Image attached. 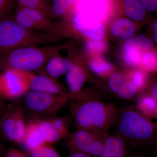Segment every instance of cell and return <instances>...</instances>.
<instances>
[{
  "label": "cell",
  "instance_id": "cb8c5ba5",
  "mask_svg": "<svg viewBox=\"0 0 157 157\" xmlns=\"http://www.w3.org/2000/svg\"><path fill=\"white\" fill-rule=\"evenodd\" d=\"M90 70L98 76H104L112 73L113 67L109 63L102 59H95L90 62L88 65Z\"/></svg>",
  "mask_w": 157,
  "mask_h": 157
},
{
  "label": "cell",
  "instance_id": "8fae6325",
  "mask_svg": "<svg viewBox=\"0 0 157 157\" xmlns=\"http://www.w3.org/2000/svg\"><path fill=\"white\" fill-rule=\"evenodd\" d=\"M25 72L28 78L30 90L63 95L70 94L61 84L47 75H36L33 72Z\"/></svg>",
  "mask_w": 157,
  "mask_h": 157
},
{
  "label": "cell",
  "instance_id": "f1b7e54d",
  "mask_svg": "<svg viewBox=\"0 0 157 157\" xmlns=\"http://www.w3.org/2000/svg\"><path fill=\"white\" fill-rule=\"evenodd\" d=\"M86 47L90 51L101 52L105 49V45L103 41L93 40L87 43Z\"/></svg>",
  "mask_w": 157,
  "mask_h": 157
},
{
  "label": "cell",
  "instance_id": "277c9868",
  "mask_svg": "<svg viewBox=\"0 0 157 157\" xmlns=\"http://www.w3.org/2000/svg\"><path fill=\"white\" fill-rule=\"evenodd\" d=\"M59 39L48 34L38 33L22 27L6 14L0 17V53L15 48L36 47L56 42Z\"/></svg>",
  "mask_w": 157,
  "mask_h": 157
},
{
  "label": "cell",
  "instance_id": "8d00e7d4",
  "mask_svg": "<svg viewBox=\"0 0 157 157\" xmlns=\"http://www.w3.org/2000/svg\"><path fill=\"white\" fill-rule=\"evenodd\" d=\"M69 157H93L89 155L85 154L78 152L70 151Z\"/></svg>",
  "mask_w": 157,
  "mask_h": 157
},
{
  "label": "cell",
  "instance_id": "603a6c76",
  "mask_svg": "<svg viewBox=\"0 0 157 157\" xmlns=\"http://www.w3.org/2000/svg\"><path fill=\"white\" fill-rule=\"evenodd\" d=\"M140 61L142 70L147 73H157V50L151 48L145 51Z\"/></svg>",
  "mask_w": 157,
  "mask_h": 157
},
{
  "label": "cell",
  "instance_id": "f546056e",
  "mask_svg": "<svg viewBox=\"0 0 157 157\" xmlns=\"http://www.w3.org/2000/svg\"><path fill=\"white\" fill-rule=\"evenodd\" d=\"M40 149L44 157H61L58 151L51 145H44Z\"/></svg>",
  "mask_w": 157,
  "mask_h": 157
},
{
  "label": "cell",
  "instance_id": "f35d334b",
  "mask_svg": "<svg viewBox=\"0 0 157 157\" xmlns=\"http://www.w3.org/2000/svg\"><path fill=\"white\" fill-rule=\"evenodd\" d=\"M5 151V145L4 144L0 143V157H2Z\"/></svg>",
  "mask_w": 157,
  "mask_h": 157
},
{
  "label": "cell",
  "instance_id": "ac0fdd59",
  "mask_svg": "<svg viewBox=\"0 0 157 157\" xmlns=\"http://www.w3.org/2000/svg\"><path fill=\"white\" fill-rule=\"evenodd\" d=\"M36 120L46 145H51L65 139V137L54 125L50 118L37 119Z\"/></svg>",
  "mask_w": 157,
  "mask_h": 157
},
{
  "label": "cell",
  "instance_id": "6da1fadb",
  "mask_svg": "<svg viewBox=\"0 0 157 157\" xmlns=\"http://www.w3.org/2000/svg\"><path fill=\"white\" fill-rule=\"evenodd\" d=\"M70 116L76 129L87 130L106 137L115 124L118 109L103 98L82 91L70 94Z\"/></svg>",
  "mask_w": 157,
  "mask_h": 157
},
{
  "label": "cell",
  "instance_id": "e575fe53",
  "mask_svg": "<svg viewBox=\"0 0 157 157\" xmlns=\"http://www.w3.org/2000/svg\"><path fill=\"white\" fill-rule=\"evenodd\" d=\"M124 48L126 51L128 52L131 51L135 50V49L138 50L137 48L136 44H135V40L133 39H129L127 41L126 43L125 44Z\"/></svg>",
  "mask_w": 157,
  "mask_h": 157
},
{
  "label": "cell",
  "instance_id": "52a82bcc",
  "mask_svg": "<svg viewBox=\"0 0 157 157\" xmlns=\"http://www.w3.org/2000/svg\"><path fill=\"white\" fill-rule=\"evenodd\" d=\"M24 109L13 103L9 104L0 125V135L11 143L22 144L26 128Z\"/></svg>",
  "mask_w": 157,
  "mask_h": 157
},
{
  "label": "cell",
  "instance_id": "d6986e66",
  "mask_svg": "<svg viewBox=\"0 0 157 157\" xmlns=\"http://www.w3.org/2000/svg\"><path fill=\"white\" fill-rule=\"evenodd\" d=\"M112 34L117 38L126 39L132 36L135 31V27L132 21L127 19H118L111 26Z\"/></svg>",
  "mask_w": 157,
  "mask_h": 157
},
{
  "label": "cell",
  "instance_id": "7402d4cb",
  "mask_svg": "<svg viewBox=\"0 0 157 157\" xmlns=\"http://www.w3.org/2000/svg\"><path fill=\"white\" fill-rule=\"evenodd\" d=\"M17 5L40 11L49 18H53L51 10L50 0H16Z\"/></svg>",
  "mask_w": 157,
  "mask_h": 157
},
{
  "label": "cell",
  "instance_id": "5bb4252c",
  "mask_svg": "<svg viewBox=\"0 0 157 157\" xmlns=\"http://www.w3.org/2000/svg\"><path fill=\"white\" fill-rule=\"evenodd\" d=\"M28 152L46 145L36 119H30L26 123L24 138L22 144Z\"/></svg>",
  "mask_w": 157,
  "mask_h": 157
},
{
  "label": "cell",
  "instance_id": "2e32d148",
  "mask_svg": "<svg viewBox=\"0 0 157 157\" xmlns=\"http://www.w3.org/2000/svg\"><path fill=\"white\" fill-rule=\"evenodd\" d=\"M87 76L86 71L82 67L73 64L71 70L66 73V80L70 95L76 94L81 91Z\"/></svg>",
  "mask_w": 157,
  "mask_h": 157
},
{
  "label": "cell",
  "instance_id": "ee69618b",
  "mask_svg": "<svg viewBox=\"0 0 157 157\" xmlns=\"http://www.w3.org/2000/svg\"><path fill=\"white\" fill-rule=\"evenodd\" d=\"M6 109H5V110H0V117H2L3 114H4V113L6 111Z\"/></svg>",
  "mask_w": 157,
  "mask_h": 157
},
{
  "label": "cell",
  "instance_id": "9a60e30c",
  "mask_svg": "<svg viewBox=\"0 0 157 157\" xmlns=\"http://www.w3.org/2000/svg\"><path fill=\"white\" fill-rule=\"evenodd\" d=\"M73 65L69 59L59 54L51 58L45 65V75L56 79L66 74Z\"/></svg>",
  "mask_w": 157,
  "mask_h": 157
},
{
  "label": "cell",
  "instance_id": "8992f818",
  "mask_svg": "<svg viewBox=\"0 0 157 157\" xmlns=\"http://www.w3.org/2000/svg\"><path fill=\"white\" fill-rule=\"evenodd\" d=\"M14 19L24 28L60 38L59 22H52L40 11L17 5Z\"/></svg>",
  "mask_w": 157,
  "mask_h": 157
},
{
  "label": "cell",
  "instance_id": "836d02e7",
  "mask_svg": "<svg viewBox=\"0 0 157 157\" xmlns=\"http://www.w3.org/2000/svg\"><path fill=\"white\" fill-rule=\"evenodd\" d=\"M147 92L157 102V80L149 86Z\"/></svg>",
  "mask_w": 157,
  "mask_h": 157
},
{
  "label": "cell",
  "instance_id": "7a4b0ae2",
  "mask_svg": "<svg viewBox=\"0 0 157 157\" xmlns=\"http://www.w3.org/2000/svg\"><path fill=\"white\" fill-rule=\"evenodd\" d=\"M113 127L114 134L123 139L129 147L137 148L157 144V121L155 122L144 115L134 106L118 109Z\"/></svg>",
  "mask_w": 157,
  "mask_h": 157
},
{
  "label": "cell",
  "instance_id": "4fadbf2b",
  "mask_svg": "<svg viewBox=\"0 0 157 157\" xmlns=\"http://www.w3.org/2000/svg\"><path fill=\"white\" fill-rule=\"evenodd\" d=\"M129 147L123 139L115 134L107 135L99 157H129Z\"/></svg>",
  "mask_w": 157,
  "mask_h": 157
},
{
  "label": "cell",
  "instance_id": "3957f363",
  "mask_svg": "<svg viewBox=\"0 0 157 157\" xmlns=\"http://www.w3.org/2000/svg\"><path fill=\"white\" fill-rule=\"evenodd\" d=\"M64 47V45H58L15 48L1 55L0 70L12 69L32 72L41 70L51 58L59 54Z\"/></svg>",
  "mask_w": 157,
  "mask_h": 157
},
{
  "label": "cell",
  "instance_id": "d4e9b609",
  "mask_svg": "<svg viewBox=\"0 0 157 157\" xmlns=\"http://www.w3.org/2000/svg\"><path fill=\"white\" fill-rule=\"evenodd\" d=\"M128 78L138 92L143 91L148 84L147 73L142 70H134L131 73Z\"/></svg>",
  "mask_w": 157,
  "mask_h": 157
},
{
  "label": "cell",
  "instance_id": "30bf717a",
  "mask_svg": "<svg viewBox=\"0 0 157 157\" xmlns=\"http://www.w3.org/2000/svg\"><path fill=\"white\" fill-rule=\"evenodd\" d=\"M108 88L112 94L121 100H135L138 91L128 78L122 73H113L109 75Z\"/></svg>",
  "mask_w": 157,
  "mask_h": 157
},
{
  "label": "cell",
  "instance_id": "74e56055",
  "mask_svg": "<svg viewBox=\"0 0 157 157\" xmlns=\"http://www.w3.org/2000/svg\"><path fill=\"white\" fill-rule=\"evenodd\" d=\"M5 99L0 94V110H5L7 108L5 105Z\"/></svg>",
  "mask_w": 157,
  "mask_h": 157
},
{
  "label": "cell",
  "instance_id": "9c48e42d",
  "mask_svg": "<svg viewBox=\"0 0 157 157\" xmlns=\"http://www.w3.org/2000/svg\"><path fill=\"white\" fill-rule=\"evenodd\" d=\"M29 90L25 72L9 69L0 74V94L5 100L17 99Z\"/></svg>",
  "mask_w": 157,
  "mask_h": 157
},
{
  "label": "cell",
  "instance_id": "60d3db41",
  "mask_svg": "<svg viewBox=\"0 0 157 157\" xmlns=\"http://www.w3.org/2000/svg\"><path fill=\"white\" fill-rule=\"evenodd\" d=\"M129 157H145L144 156L142 155L135 154V155H129Z\"/></svg>",
  "mask_w": 157,
  "mask_h": 157
},
{
  "label": "cell",
  "instance_id": "5b68a950",
  "mask_svg": "<svg viewBox=\"0 0 157 157\" xmlns=\"http://www.w3.org/2000/svg\"><path fill=\"white\" fill-rule=\"evenodd\" d=\"M24 101L26 109L32 116L31 119L44 118L56 116L70 102V94L29 90L25 95Z\"/></svg>",
  "mask_w": 157,
  "mask_h": 157
},
{
  "label": "cell",
  "instance_id": "d6a6232c",
  "mask_svg": "<svg viewBox=\"0 0 157 157\" xmlns=\"http://www.w3.org/2000/svg\"><path fill=\"white\" fill-rule=\"evenodd\" d=\"M13 0H0V17L6 14L11 7Z\"/></svg>",
  "mask_w": 157,
  "mask_h": 157
},
{
  "label": "cell",
  "instance_id": "ba28073f",
  "mask_svg": "<svg viewBox=\"0 0 157 157\" xmlns=\"http://www.w3.org/2000/svg\"><path fill=\"white\" fill-rule=\"evenodd\" d=\"M106 137L87 130L76 129L75 132L70 133L65 139L63 145L70 151L78 152L93 157H99L103 150Z\"/></svg>",
  "mask_w": 157,
  "mask_h": 157
},
{
  "label": "cell",
  "instance_id": "44dd1931",
  "mask_svg": "<svg viewBox=\"0 0 157 157\" xmlns=\"http://www.w3.org/2000/svg\"><path fill=\"white\" fill-rule=\"evenodd\" d=\"M78 0H52L51 10L53 18H63Z\"/></svg>",
  "mask_w": 157,
  "mask_h": 157
},
{
  "label": "cell",
  "instance_id": "d590c367",
  "mask_svg": "<svg viewBox=\"0 0 157 157\" xmlns=\"http://www.w3.org/2000/svg\"><path fill=\"white\" fill-rule=\"evenodd\" d=\"M30 157H44L41 149H37L29 152Z\"/></svg>",
  "mask_w": 157,
  "mask_h": 157
},
{
  "label": "cell",
  "instance_id": "e0dca14e",
  "mask_svg": "<svg viewBox=\"0 0 157 157\" xmlns=\"http://www.w3.org/2000/svg\"><path fill=\"white\" fill-rule=\"evenodd\" d=\"M135 109L146 117L157 120V101L147 92L143 93L135 99Z\"/></svg>",
  "mask_w": 157,
  "mask_h": 157
},
{
  "label": "cell",
  "instance_id": "484cf974",
  "mask_svg": "<svg viewBox=\"0 0 157 157\" xmlns=\"http://www.w3.org/2000/svg\"><path fill=\"white\" fill-rule=\"evenodd\" d=\"M49 118L57 130L65 137V139L70 134V127L72 121L71 116L57 117L54 116Z\"/></svg>",
  "mask_w": 157,
  "mask_h": 157
},
{
  "label": "cell",
  "instance_id": "4dcf8cb0",
  "mask_svg": "<svg viewBox=\"0 0 157 157\" xmlns=\"http://www.w3.org/2000/svg\"><path fill=\"white\" fill-rule=\"evenodd\" d=\"M2 157H30L28 152L21 151L17 148H11L5 151Z\"/></svg>",
  "mask_w": 157,
  "mask_h": 157
},
{
  "label": "cell",
  "instance_id": "4316f807",
  "mask_svg": "<svg viewBox=\"0 0 157 157\" xmlns=\"http://www.w3.org/2000/svg\"><path fill=\"white\" fill-rule=\"evenodd\" d=\"M134 40L137 48L139 51L148 50L152 46L153 42L151 39L147 38L143 35H138Z\"/></svg>",
  "mask_w": 157,
  "mask_h": 157
},
{
  "label": "cell",
  "instance_id": "ab89813d",
  "mask_svg": "<svg viewBox=\"0 0 157 157\" xmlns=\"http://www.w3.org/2000/svg\"><path fill=\"white\" fill-rule=\"evenodd\" d=\"M151 27L155 33H157V19L154 20L152 23Z\"/></svg>",
  "mask_w": 157,
  "mask_h": 157
},
{
  "label": "cell",
  "instance_id": "83f0119b",
  "mask_svg": "<svg viewBox=\"0 0 157 157\" xmlns=\"http://www.w3.org/2000/svg\"><path fill=\"white\" fill-rule=\"evenodd\" d=\"M124 61L128 65L132 67L136 66L140 60V51L135 49L129 52L125 55Z\"/></svg>",
  "mask_w": 157,
  "mask_h": 157
},
{
  "label": "cell",
  "instance_id": "7c38bea8",
  "mask_svg": "<svg viewBox=\"0 0 157 157\" xmlns=\"http://www.w3.org/2000/svg\"><path fill=\"white\" fill-rule=\"evenodd\" d=\"M73 25L86 36L95 40H101L105 30L100 20L83 17L76 11L73 17Z\"/></svg>",
  "mask_w": 157,
  "mask_h": 157
},
{
  "label": "cell",
  "instance_id": "1f68e13d",
  "mask_svg": "<svg viewBox=\"0 0 157 157\" xmlns=\"http://www.w3.org/2000/svg\"><path fill=\"white\" fill-rule=\"evenodd\" d=\"M147 12L157 13V0H139Z\"/></svg>",
  "mask_w": 157,
  "mask_h": 157
},
{
  "label": "cell",
  "instance_id": "b9f144b4",
  "mask_svg": "<svg viewBox=\"0 0 157 157\" xmlns=\"http://www.w3.org/2000/svg\"><path fill=\"white\" fill-rule=\"evenodd\" d=\"M154 40L157 44V33H155L154 35Z\"/></svg>",
  "mask_w": 157,
  "mask_h": 157
},
{
  "label": "cell",
  "instance_id": "ffe728a7",
  "mask_svg": "<svg viewBox=\"0 0 157 157\" xmlns=\"http://www.w3.org/2000/svg\"><path fill=\"white\" fill-rule=\"evenodd\" d=\"M124 6L126 14L131 19L140 21L146 17L147 11L139 0H124Z\"/></svg>",
  "mask_w": 157,
  "mask_h": 157
},
{
  "label": "cell",
  "instance_id": "f6af8a7d",
  "mask_svg": "<svg viewBox=\"0 0 157 157\" xmlns=\"http://www.w3.org/2000/svg\"><path fill=\"white\" fill-rule=\"evenodd\" d=\"M3 117H4V114H3L2 117H0V125H1V123H2V121Z\"/></svg>",
  "mask_w": 157,
  "mask_h": 157
},
{
  "label": "cell",
  "instance_id": "7bdbcfd3",
  "mask_svg": "<svg viewBox=\"0 0 157 157\" xmlns=\"http://www.w3.org/2000/svg\"><path fill=\"white\" fill-rule=\"evenodd\" d=\"M155 157H157V144H156L155 148Z\"/></svg>",
  "mask_w": 157,
  "mask_h": 157
}]
</instances>
